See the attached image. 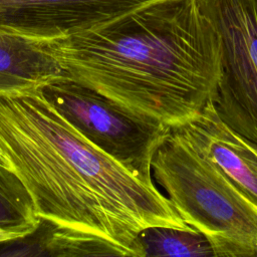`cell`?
<instances>
[{
  "instance_id": "6da1fadb",
  "label": "cell",
  "mask_w": 257,
  "mask_h": 257,
  "mask_svg": "<svg viewBox=\"0 0 257 257\" xmlns=\"http://www.w3.org/2000/svg\"><path fill=\"white\" fill-rule=\"evenodd\" d=\"M0 150L39 218L99 235L144 257L139 234L154 226L194 231L154 183L88 142L39 86L0 93Z\"/></svg>"
},
{
  "instance_id": "7a4b0ae2",
  "label": "cell",
  "mask_w": 257,
  "mask_h": 257,
  "mask_svg": "<svg viewBox=\"0 0 257 257\" xmlns=\"http://www.w3.org/2000/svg\"><path fill=\"white\" fill-rule=\"evenodd\" d=\"M36 41L66 76L170 127L213 101L221 76L220 37L198 0H153L96 27Z\"/></svg>"
},
{
  "instance_id": "3957f363",
  "label": "cell",
  "mask_w": 257,
  "mask_h": 257,
  "mask_svg": "<svg viewBox=\"0 0 257 257\" xmlns=\"http://www.w3.org/2000/svg\"><path fill=\"white\" fill-rule=\"evenodd\" d=\"M157 183L182 219L210 242L215 257H257V203L179 126L152 162Z\"/></svg>"
},
{
  "instance_id": "277c9868",
  "label": "cell",
  "mask_w": 257,
  "mask_h": 257,
  "mask_svg": "<svg viewBox=\"0 0 257 257\" xmlns=\"http://www.w3.org/2000/svg\"><path fill=\"white\" fill-rule=\"evenodd\" d=\"M45 99L88 142L146 183L170 126L131 111L66 75L39 86Z\"/></svg>"
},
{
  "instance_id": "5b68a950",
  "label": "cell",
  "mask_w": 257,
  "mask_h": 257,
  "mask_svg": "<svg viewBox=\"0 0 257 257\" xmlns=\"http://www.w3.org/2000/svg\"><path fill=\"white\" fill-rule=\"evenodd\" d=\"M221 42L213 98L220 118L257 143V0H198Z\"/></svg>"
},
{
  "instance_id": "8992f818",
  "label": "cell",
  "mask_w": 257,
  "mask_h": 257,
  "mask_svg": "<svg viewBox=\"0 0 257 257\" xmlns=\"http://www.w3.org/2000/svg\"><path fill=\"white\" fill-rule=\"evenodd\" d=\"M153 0H0V31L49 40L90 29Z\"/></svg>"
},
{
  "instance_id": "52a82bcc",
  "label": "cell",
  "mask_w": 257,
  "mask_h": 257,
  "mask_svg": "<svg viewBox=\"0 0 257 257\" xmlns=\"http://www.w3.org/2000/svg\"><path fill=\"white\" fill-rule=\"evenodd\" d=\"M257 203V143L227 125L213 102L189 121L176 125Z\"/></svg>"
},
{
  "instance_id": "ba28073f",
  "label": "cell",
  "mask_w": 257,
  "mask_h": 257,
  "mask_svg": "<svg viewBox=\"0 0 257 257\" xmlns=\"http://www.w3.org/2000/svg\"><path fill=\"white\" fill-rule=\"evenodd\" d=\"M100 257L128 256L127 252L105 238L40 218L29 234L0 243V257Z\"/></svg>"
},
{
  "instance_id": "9c48e42d",
  "label": "cell",
  "mask_w": 257,
  "mask_h": 257,
  "mask_svg": "<svg viewBox=\"0 0 257 257\" xmlns=\"http://www.w3.org/2000/svg\"><path fill=\"white\" fill-rule=\"evenodd\" d=\"M65 75L34 39L0 31V93L41 86Z\"/></svg>"
},
{
  "instance_id": "30bf717a",
  "label": "cell",
  "mask_w": 257,
  "mask_h": 257,
  "mask_svg": "<svg viewBox=\"0 0 257 257\" xmlns=\"http://www.w3.org/2000/svg\"><path fill=\"white\" fill-rule=\"evenodd\" d=\"M39 220L22 181L12 170L0 166V228L17 239L31 233Z\"/></svg>"
},
{
  "instance_id": "8fae6325",
  "label": "cell",
  "mask_w": 257,
  "mask_h": 257,
  "mask_svg": "<svg viewBox=\"0 0 257 257\" xmlns=\"http://www.w3.org/2000/svg\"><path fill=\"white\" fill-rule=\"evenodd\" d=\"M144 257L149 256H214L208 239L197 230L188 231L172 227L154 226L144 229L138 236Z\"/></svg>"
},
{
  "instance_id": "7c38bea8",
  "label": "cell",
  "mask_w": 257,
  "mask_h": 257,
  "mask_svg": "<svg viewBox=\"0 0 257 257\" xmlns=\"http://www.w3.org/2000/svg\"><path fill=\"white\" fill-rule=\"evenodd\" d=\"M0 166H1V167H5V168H7V169L12 170V169H11V165H10L9 161H8V160L6 159V157L3 155V153L1 152V150H0Z\"/></svg>"
}]
</instances>
